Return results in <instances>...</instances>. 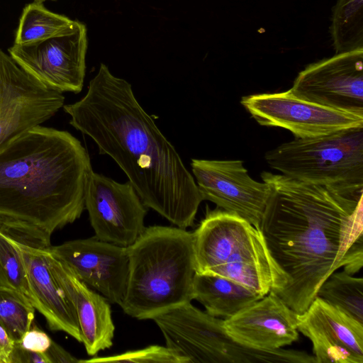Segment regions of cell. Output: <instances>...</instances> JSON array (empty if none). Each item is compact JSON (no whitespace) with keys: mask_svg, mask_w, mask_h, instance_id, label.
Listing matches in <instances>:
<instances>
[{"mask_svg":"<svg viewBox=\"0 0 363 363\" xmlns=\"http://www.w3.org/2000/svg\"><path fill=\"white\" fill-rule=\"evenodd\" d=\"M50 363H72L79 362V360L67 352L63 347L53 340L45 352Z\"/></svg>","mask_w":363,"mask_h":363,"instance_id":"29","label":"cell"},{"mask_svg":"<svg viewBox=\"0 0 363 363\" xmlns=\"http://www.w3.org/2000/svg\"><path fill=\"white\" fill-rule=\"evenodd\" d=\"M15 342L0 325V363H10Z\"/></svg>","mask_w":363,"mask_h":363,"instance_id":"30","label":"cell"},{"mask_svg":"<svg viewBox=\"0 0 363 363\" xmlns=\"http://www.w3.org/2000/svg\"><path fill=\"white\" fill-rule=\"evenodd\" d=\"M166 346L189 363H258L260 350L243 347L226 333L223 320L187 302L154 316Z\"/></svg>","mask_w":363,"mask_h":363,"instance_id":"7","label":"cell"},{"mask_svg":"<svg viewBox=\"0 0 363 363\" xmlns=\"http://www.w3.org/2000/svg\"><path fill=\"white\" fill-rule=\"evenodd\" d=\"M290 89L320 105L363 113V49L308 65Z\"/></svg>","mask_w":363,"mask_h":363,"instance_id":"13","label":"cell"},{"mask_svg":"<svg viewBox=\"0 0 363 363\" xmlns=\"http://www.w3.org/2000/svg\"><path fill=\"white\" fill-rule=\"evenodd\" d=\"M10 363H50L45 352L25 350L14 343Z\"/></svg>","mask_w":363,"mask_h":363,"instance_id":"28","label":"cell"},{"mask_svg":"<svg viewBox=\"0 0 363 363\" xmlns=\"http://www.w3.org/2000/svg\"><path fill=\"white\" fill-rule=\"evenodd\" d=\"M0 286L13 289L23 295L30 303L32 301L31 292L21 254L14 240L1 230Z\"/></svg>","mask_w":363,"mask_h":363,"instance_id":"24","label":"cell"},{"mask_svg":"<svg viewBox=\"0 0 363 363\" xmlns=\"http://www.w3.org/2000/svg\"><path fill=\"white\" fill-rule=\"evenodd\" d=\"M52 341L50 337L41 330L30 328L15 343L25 350L44 353L50 346Z\"/></svg>","mask_w":363,"mask_h":363,"instance_id":"26","label":"cell"},{"mask_svg":"<svg viewBox=\"0 0 363 363\" xmlns=\"http://www.w3.org/2000/svg\"><path fill=\"white\" fill-rule=\"evenodd\" d=\"M15 243L23 261L33 307L52 330L63 331L82 342L74 306L50 269L47 249Z\"/></svg>","mask_w":363,"mask_h":363,"instance_id":"17","label":"cell"},{"mask_svg":"<svg viewBox=\"0 0 363 363\" xmlns=\"http://www.w3.org/2000/svg\"><path fill=\"white\" fill-rule=\"evenodd\" d=\"M264 159L286 177L346 196H362L363 127L295 138L268 150Z\"/></svg>","mask_w":363,"mask_h":363,"instance_id":"6","label":"cell"},{"mask_svg":"<svg viewBox=\"0 0 363 363\" xmlns=\"http://www.w3.org/2000/svg\"><path fill=\"white\" fill-rule=\"evenodd\" d=\"M79 362L189 363L188 360L168 347L151 345L109 357L80 359Z\"/></svg>","mask_w":363,"mask_h":363,"instance_id":"25","label":"cell"},{"mask_svg":"<svg viewBox=\"0 0 363 363\" xmlns=\"http://www.w3.org/2000/svg\"><path fill=\"white\" fill-rule=\"evenodd\" d=\"M62 108L70 125L116 162L147 208L178 228L194 225L203 201L195 179L128 82L101 64L86 94Z\"/></svg>","mask_w":363,"mask_h":363,"instance_id":"1","label":"cell"},{"mask_svg":"<svg viewBox=\"0 0 363 363\" xmlns=\"http://www.w3.org/2000/svg\"><path fill=\"white\" fill-rule=\"evenodd\" d=\"M317 296L363 324V279L343 271L333 272L319 288Z\"/></svg>","mask_w":363,"mask_h":363,"instance_id":"22","label":"cell"},{"mask_svg":"<svg viewBox=\"0 0 363 363\" xmlns=\"http://www.w3.org/2000/svg\"><path fill=\"white\" fill-rule=\"evenodd\" d=\"M240 103L259 125L286 129L295 138L363 127V113L320 105L296 96L291 89L248 95Z\"/></svg>","mask_w":363,"mask_h":363,"instance_id":"9","label":"cell"},{"mask_svg":"<svg viewBox=\"0 0 363 363\" xmlns=\"http://www.w3.org/2000/svg\"><path fill=\"white\" fill-rule=\"evenodd\" d=\"M263 296L230 279L196 273L192 284V298L201 303L206 313L228 318L262 298Z\"/></svg>","mask_w":363,"mask_h":363,"instance_id":"19","label":"cell"},{"mask_svg":"<svg viewBox=\"0 0 363 363\" xmlns=\"http://www.w3.org/2000/svg\"><path fill=\"white\" fill-rule=\"evenodd\" d=\"M298 315L270 291L223 320L228 336L238 344L256 350H274L298 339Z\"/></svg>","mask_w":363,"mask_h":363,"instance_id":"16","label":"cell"},{"mask_svg":"<svg viewBox=\"0 0 363 363\" xmlns=\"http://www.w3.org/2000/svg\"><path fill=\"white\" fill-rule=\"evenodd\" d=\"M48 250L80 281L108 301L121 305L128 275L127 247L94 236L51 245Z\"/></svg>","mask_w":363,"mask_h":363,"instance_id":"14","label":"cell"},{"mask_svg":"<svg viewBox=\"0 0 363 363\" xmlns=\"http://www.w3.org/2000/svg\"><path fill=\"white\" fill-rule=\"evenodd\" d=\"M363 264V237H359L345 252L341 262L344 271L353 275L358 272Z\"/></svg>","mask_w":363,"mask_h":363,"instance_id":"27","label":"cell"},{"mask_svg":"<svg viewBox=\"0 0 363 363\" xmlns=\"http://www.w3.org/2000/svg\"><path fill=\"white\" fill-rule=\"evenodd\" d=\"M146 208L129 182L120 183L94 171L90 173L85 208L98 239L128 247L145 228Z\"/></svg>","mask_w":363,"mask_h":363,"instance_id":"11","label":"cell"},{"mask_svg":"<svg viewBox=\"0 0 363 363\" xmlns=\"http://www.w3.org/2000/svg\"><path fill=\"white\" fill-rule=\"evenodd\" d=\"M127 250L128 275L120 305L125 313L152 319L193 300V233L178 227L149 226Z\"/></svg>","mask_w":363,"mask_h":363,"instance_id":"4","label":"cell"},{"mask_svg":"<svg viewBox=\"0 0 363 363\" xmlns=\"http://www.w3.org/2000/svg\"><path fill=\"white\" fill-rule=\"evenodd\" d=\"M330 33L336 54L363 49V0H338Z\"/></svg>","mask_w":363,"mask_h":363,"instance_id":"21","label":"cell"},{"mask_svg":"<svg viewBox=\"0 0 363 363\" xmlns=\"http://www.w3.org/2000/svg\"><path fill=\"white\" fill-rule=\"evenodd\" d=\"M46 256L52 274L74 306L86 353L94 356L110 348L115 326L108 300L80 281L48 249Z\"/></svg>","mask_w":363,"mask_h":363,"instance_id":"18","label":"cell"},{"mask_svg":"<svg viewBox=\"0 0 363 363\" xmlns=\"http://www.w3.org/2000/svg\"><path fill=\"white\" fill-rule=\"evenodd\" d=\"M65 103L0 49V148L13 138L51 118Z\"/></svg>","mask_w":363,"mask_h":363,"instance_id":"10","label":"cell"},{"mask_svg":"<svg viewBox=\"0 0 363 363\" xmlns=\"http://www.w3.org/2000/svg\"><path fill=\"white\" fill-rule=\"evenodd\" d=\"M193 246L196 273L230 279L263 296L284 285L260 230L235 213L208 211Z\"/></svg>","mask_w":363,"mask_h":363,"instance_id":"5","label":"cell"},{"mask_svg":"<svg viewBox=\"0 0 363 363\" xmlns=\"http://www.w3.org/2000/svg\"><path fill=\"white\" fill-rule=\"evenodd\" d=\"M191 167L203 201L259 228L271 193L268 184L253 179L241 160L192 159Z\"/></svg>","mask_w":363,"mask_h":363,"instance_id":"12","label":"cell"},{"mask_svg":"<svg viewBox=\"0 0 363 363\" xmlns=\"http://www.w3.org/2000/svg\"><path fill=\"white\" fill-rule=\"evenodd\" d=\"M297 326L311 341L316 363H363V324L321 298L298 314Z\"/></svg>","mask_w":363,"mask_h":363,"instance_id":"15","label":"cell"},{"mask_svg":"<svg viewBox=\"0 0 363 363\" xmlns=\"http://www.w3.org/2000/svg\"><path fill=\"white\" fill-rule=\"evenodd\" d=\"M93 171L81 142L41 125L0 148V230L18 242L51 246L57 230L79 218Z\"/></svg>","mask_w":363,"mask_h":363,"instance_id":"3","label":"cell"},{"mask_svg":"<svg viewBox=\"0 0 363 363\" xmlns=\"http://www.w3.org/2000/svg\"><path fill=\"white\" fill-rule=\"evenodd\" d=\"M260 176L271 193L259 229L284 278L276 295L301 314L362 236V196H346L281 174L264 171Z\"/></svg>","mask_w":363,"mask_h":363,"instance_id":"2","label":"cell"},{"mask_svg":"<svg viewBox=\"0 0 363 363\" xmlns=\"http://www.w3.org/2000/svg\"><path fill=\"white\" fill-rule=\"evenodd\" d=\"M35 308L21 293L0 286V325L18 342L32 325Z\"/></svg>","mask_w":363,"mask_h":363,"instance_id":"23","label":"cell"},{"mask_svg":"<svg viewBox=\"0 0 363 363\" xmlns=\"http://www.w3.org/2000/svg\"><path fill=\"white\" fill-rule=\"evenodd\" d=\"M73 23L69 18L47 9L40 1L28 4L23 10L14 44H29L59 35Z\"/></svg>","mask_w":363,"mask_h":363,"instance_id":"20","label":"cell"},{"mask_svg":"<svg viewBox=\"0 0 363 363\" xmlns=\"http://www.w3.org/2000/svg\"><path fill=\"white\" fill-rule=\"evenodd\" d=\"M86 29L74 21L63 33L35 43L13 45L9 55L28 74L49 89L79 93L84 85Z\"/></svg>","mask_w":363,"mask_h":363,"instance_id":"8","label":"cell"}]
</instances>
